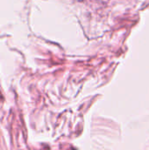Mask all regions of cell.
<instances>
[{
	"label": "cell",
	"mask_w": 149,
	"mask_h": 150,
	"mask_svg": "<svg viewBox=\"0 0 149 150\" xmlns=\"http://www.w3.org/2000/svg\"><path fill=\"white\" fill-rule=\"evenodd\" d=\"M76 1H77V2H83V0H76Z\"/></svg>",
	"instance_id": "1"
}]
</instances>
